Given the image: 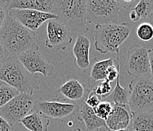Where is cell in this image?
Instances as JSON below:
<instances>
[{
	"instance_id": "cell-30",
	"label": "cell",
	"mask_w": 153,
	"mask_h": 131,
	"mask_svg": "<svg viewBox=\"0 0 153 131\" xmlns=\"http://www.w3.org/2000/svg\"><path fill=\"white\" fill-rule=\"evenodd\" d=\"M119 2L121 4V8H124L127 10H130L134 9L139 2L138 1H136V0H131V1L121 0V1H119Z\"/></svg>"
},
{
	"instance_id": "cell-36",
	"label": "cell",
	"mask_w": 153,
	"mask_h": 131,
	"mask_svg": "<svg viewBox=\"0 0 153 131\" xmlns=\"http://www.w3.org/2000/svg\"><path fill=\"white\" fill-rule=\"evenodd\" d=\"M68 131H83L80 128H74V129H69Z\"/></svg>"
},
{
	"instance_id": "cell-24",
	"label": "cell",
	"mask_w": 153,
	"mask_h": 131,
	"mask_svg": "<svg viewBox=\"0 0 153 131\" xmlns=\"http://www.w3.org/2000/svg\"><path fill=\"white\" fill-rule=\"evenodd\" d=\"M141 19H149L153 10V0H140L134 8Z\"/></svg>"
},
{
	"instance_id": "cell-33",
	"label": "cell",
	"mask_w": 153,
	"mask_h": 131,
	"mask_svg": "<svg viewBox=\"0 0 153 131\" xmlns=\"http://www.w3.org/2000/svg\"><path fill=\"white\" fill-rule=\"evenodd\" d=\"M129 17H130V19L131 20V21H133V22H138V21H140L141 19V18H140V15H139L138 13H137V11H135L134 9H132L131 11H130V14H129Z\"/></svg>"
},
{
	"instance_id": "cell-4",
	"label": "cell",
	"mask_w": 153,
	"mask_h": 131,
	"mask_svg": "<svg viewBox=\"0 0 153 131\" xmlns=\"http://www.w3.org/2000/svg\"><path fill=\"white\" fill-rule=\"evenodd\" d=\"M131 26L128 23L96 25L93 35L94 47L101 54L114 53L129 37Z\"/></svg>"
},
{
	"instance_id": "cell-26",
	"label": "cell",
	"mask_w": 153,
	"mask_h": 131,
	"mask_svg": "<svg viewBox=\"0 0 153 131\" xmlns=\"http://www.w3.org/2000/svg\"><path fill=\"white\" fill-rule=\"evenodd\" d=\"M95 92L96 93L99 97H101L102 99H107L110 94L111 93V86L110 85V83L108 82L106 80H103L102 82H101L100 84H99V86H96L94 89H93Z\"/></svg>"
},
{
	"instance_id": "cell-1",
	"label": "cell",
	"mask_w": 153,
	"mask_h": 131,
	"mask_svg": "<svg viewBox=\"0 0 153 131\" xmlns=\"http://www.w3.org/2000/svg\"><path fill=\"white\" fill-rule=\"evenodd\" d=\"M0 42L9 56H18L36 45V35L8 15L0 29Z\"/></svg>"
},
{
	"instance_id": "cell-18",
	"label": "cell",
	"mask_w": 153,
	"mask_h": 131,
	"mask_svg": "<svg viewBox=\"0 0 153 131\" xmlns=\"http://www.w3.org/2000/svg\"><path fill=\"white\" fill-rule=\"evenodd\" d=\"M20 123L30 131H48L50 119L36 110L27 115Z\"/></svg>"
},
{
	"instance_id": "cell-9",
	"label": "cell",
	"mask_w": 153,
	"mask_h": 131,
	"mask_svg": "<svg viewBox=\"0 0 153 131\" xmlns=\"http://www.w3.org/2000/svg\"><path fill=\"white\" fill-rule=\"evenodd\" d=\"M18 58L31 74L39 73L45 77L53 74L54 66L46 61L36 45L20 54Z\"/></svg>"
},
{
	"instance_id": "cell-27",
	"label": "cell",
	"mask_w": 153,
	"mask_h": 131,
	"mask_svg": "<svg viewBox=\"0 0 153 131\" xmlns=\"http://www.w3.org/2000/svg\"><path fill=\"white\" fill-rule=\"evenodd\" d=\"M84 102L89 107L94 109L100 105L101 100H100V97L96 95V92L93 90L89 92L86 98L84 99Z\"/></svg>"
},
{
	"instance_id": "cell-29",
	"label": "cell",
	"mask_w": 153,
	"mask_h": 131,
	"mask_svg": "<svg viewBox=\"0 0 153 131\" xmlns=\"http://www.w3.org/2000/svg\"><path fill=\"white\" fill-rule=\"evenodd\" d=\"M0 131H15L13 125L0 116Z\"/></svg>"
},
{
	"instance_id": "cell-11",
	"label": "cell",
	"mask_w": 153,
	"mask_h": 131,
	"mask_svg": "<svg viewBox=\"0 0 153 131\" xmlns=\"http://www.w3.org/2000/svg\"><path fill=\"white\" fill-rule=\"evenodd\" d=\"M72 42L71 31L57 19L48 21L46 46L49 49H65Z\"/></svg>"
},
{
	"instance_id": "cell-14",
	"label": "cell",
	"mask_w": 153,
	"mask_h": 131,
	"mask_svg": "<svg viewBox=\"0 0 153 131\" xmlns=\"http://www.w3.org/2000/svg\"><path fill=\"white\" fill-rule=\"evenodd\" d=\"M8 11L12 9L36 10L53 14L55 0H3Z\"/></svg>"
},
{
	"instance_id": "cell-17",
	"label": "cell",
	"mask_w": 153,
	"mask_h": 131,
	"mask_svg": "<svg viewBox=\"0 0 153 131\" xmlns=\"http://www.w3.org/2000/svg\"><path fill=\"white\" fill-rule=\"evenodd\" d=\"M78 119L85 124L86 131H95L102 127H106L105 121L96 116L93 109L85 103L84 100L78 105Z\"/></svg>"
},
{
	"instance_id": "cell-32",
	"label": "cell",
	"mask_w": 153,
	"mask_h": 131,
	"mask_svg": "<svg viewBox=\"0 0 153 131\" xmlns=\"http://www.w3.org/2000/svg\"><path fill=\"white\" fill-rule=\"evenodd\" d=\"M148 55L150 66V77L153 80V48L151 49H149Z\"/></svg>"
},
{
	"instance_id": "cell-15",
	"label": "cell",
	"mask_w": 153,
	"mask_h": 131,
	"mask_svg": "<svg viewBox=\"0 0 153 131\" xmlns=\"http://www.w3.org/2000/svg\"><path fill=\"white\" fill-rule=\"evenodd\" d=\"M90 41L86 34H79L73 47L74 64L79 69L86 70L90 66Z\"/></svg>"
},
{
	"instance_id": "cell-20",
	"label": "cell",
	"mask_w": 153,
	"mask_h": 131,
	"mask_svg": "<svg viewBox=\"0 0 153 131\" xmlns=\"http://www.w3.org/2000/svg\"><path fill=\"white\" fill-rule=\"evenodd\" d=\"M130 92L120 84V77H117L114 89L106 99V101L112 104V105H129Z\"/></svg>"
},
{
	"instance_id": "cell-12",
	"label": "cell",
	"mask_w": 153,
	"mask_h": 131,
	"mask_svg": "<svg viewBox=\"0 0 153 131\" xmlns=\"http://www.w3.org/2000/svg\"><path fill=\"white\" fill-rule=\"evenodd\" d=\"M8 15L16 20L21 25L32 31H36L39 27L52 19H57V17L53 14L46 13L36 10L12 9L8 11Z\"/></svg>"
},
{
	"instance_id": "cell-16",
	"label": "cell",
	"mask_w": 153,
	"mask_h": 131,
	"mask_svg": "<svg viewBox=\"0 0 153 131\" xmlns=\"http://www.w3.org/2000/svg\"><path fill=\"white\" fill-rule=\"evenodd\" d=\"M59 92L64 97L74 102L84 100L86 90L83 83L77 78H69L59 88Z\"/></svg>"
},
{
	"instance_id": "cell-23",
	"label": "cell",
	"mask_w": 153,
	"mask_h": 131,
	"mask_svg": "<svg viewBox=\"0 0 153 131\" xmlns=\"http://www.w3.org/2000/svg\"><path fill=\"white\" fill-rule=\"evenodd\" d=\"M137 36L143 42H149L153 39V26L149 22L141 23L136 30Z\"/></svg>"
},
{
	"instance_id": "cell-13",
	"label": "cell",
	"mask_w": 153,
	"mask_h": 131,
	"mask_svg": "<svg viewBox=\"0 0 153 131\" xmlns=\"http://www.w3.org/2000/svg\"><path fill=\"white\" fill-rule=\"evenodd\" d=\"M133 114L129 105H113L112 112L105 121L108 130L116 131L131 127Z\"/></svg>"
},
{
	"instance_id": "cell-21",
	"label": "cell",
	"mask_w": 153,
	"mask_h": 131,
	"mask_svg": "<svg viewBox=\"0 0 153 131\" xmlns=\"http://www.w3.org/2000/svg\"><path fill=\"white\" fill-rule=\"evenodd\" d=\"M114 60L112 58L101 61H98L96 59V62H94L90 71V78L94 81L105 80L108 69L114 65Z\"/></svg>"
},
{
	"instance_id": "cell-8",
	"label": "cell",
	"mask_w": 153,
	"mask_h": 131,
	"mask_svg": "<svg viewBox=\"0 0 153 131\" xmlns=\"http://www.w3.org/2000/svg\"><path fill=\"white\" fill-rule=\"evenodd\" d=\"M126 71L134 78L150 75L148 50L144 46L135 44L127 52L125 65Z\"/></svg>"
},
{
	"instance_id": "cell-10",
	"label": "cell",
	"mask_w": 153,
	"mask_h": 131,
	"mask_svg": "<svg viewBox=\"0 0 153 131\" xmlns=\"http://www.w3.org/2000/svg\"><path fill=\"white\" fill-rule=\"evenodd\" d=\"M76 109H78V105L76 104L64 103L56 101H42L36 103L34 110L49 119L66 122L71 119Z\"/></svg>"
},
{
	"instance_id": "cell-6",
	"label": "cell",
	"mask_w": 153,
	"mask_h": 131,
	"mask_svg": "<svg viewBox=\"0 0 153 131\" xmlns=\"http://www.w3.org/2000/svg\"><path fill=\"white\" fill-rule=\"evenodd\" d=\"M121 8L116 0H87V22L96 25L117 24Z\"/></svg>"
},
{
	"instance_id": "cell-34",
	"label": "cell",
	"mask_w": 153,
	"mask_h": 131,
	"mask_svg": "<svg viewBox=\"0 0 153 131\" xmlns=\"http://www.w3.org/2000/svg\"><path fill=\"white\" fill-rule=\"evenodd\" d=\"M149 23H150V24H151V25L153 26V10H152V11L151 15H150V17H149Z\"/></svg>"
},
{
	"instance_id": "cell-35",
	"label": "cell",
	"mask_w": 153,
	"mask_h": 131,
	"mask_svg": "<svg viewBox=\"0 0 153 131\" xmlns=\"http://www.w3.org/2000/svg\"><path fill=\"white\" fill-rule=\"evenodd\" d=\"M108 131H110V130H108ZM116 131H133V130H132V127H129L128 129L119 130H116Z\"/></svg>"
},
{
	"instance_id": "cell-19",
	"label": "cell",
	"mask_w": 153,
	"mask_h": 131,
	"mask_svg": "<svg viewBox=\"0 0 153 131\" xmlns=\"http://www.w3.org/2000/svg\"><path fill=\"white\" fill-rule=\"evenodd\" d=\"M132 114L133 131H153V112Z\"/></svg>"
},
{
	"instance_id": "cell-31",
	"label": "cell",
	"mask_w": 153,
	"mask_h": 131,
	"mask_svg": "<svg viewBox=\"0 0 153 131\" xmlns=\"http://www.w3.org/2000/svg\"><path fill=\"white\" fill-rule=\"evenodd\" d=\"M8 56H9V55L7 53L5 49H4L3 45H2V43L0 42V66H1V65L6 60Z\"/></svg>"
},
{
	"instance_id": "cell-3",
	"label": "cell",
	"mask_w": 153,
	"mask_h": 131,
	"mask_svg": "<svg viewBox=\"0 0 153 131\" xmlns=\"http://www.w3.org/2000/svg\"><path fill=\"white\" fill-rule=\"evenodd\" d=\"M38 77L27 71L18 56H8L0 66V80L15 88L20 93L33 95Z\"/></svg>"
},
{
	"instance_id": "cell-22",
	"label": "cell",
	"mask_w": 153,
	"mask_h": 131,
	"mask_svg": "<svg viewBox=\"0 0 153 131\" xmlns=\"http://www.w3.org/2000/svg\"><path fill=\"white\" fill-rule=\"evenodd\" d=\"M19 94L15 88L0 80V108L5 106Z\"/></svg>"
},
{
	"instance_id": "cell-25",
	"label": "cell",
	"mask_w": 153,
	"mask_h": 131,
	"mask_svg": "<svg viewBox=\"0 0 153 131\" xmlns=\"http://www.w3.org/2000/svg\"><path fill=\"white\" fill-rule=\"evenodd\" d=\"M112 104L107 102V101H102L93 110H94V112L96 115V116L102 119V120L106 121L108 117L110 115L111 112H112Z\"/></svg>"
},
{
	"instance_id": "cell-28",
	"label": "cell",
	"mask_w": 153,
	"mask_h": 131,
	"mask_svg": "<svg viewBox=\"0 0 153 131\" xmlns=\"http://www.w3.org/2000/svg\"><path fill=\"white\" fill-rule=\"evenodd\" d=\"M8 15V11L5 8V5L3 3V0H0V29L3 25L4 21L6 18L7 15Z\"/></svg>"
},
{
	"instance_id": "cell-7",
	"label": "cell",
	"mask_w": 153,
	"mask_h": 131,
	"mask_svg": "<svg viewBox=\"0 0 153 131\" xmlns=\"http://www.w3.org/2000/svg\"><path fill=\"white\" fill-rule=\"evenodd\" d=\"M36 103L33 95L20 93L5 106L0 108V116L13 125L21 122L24 118L32 112L35 109Z\"/></svg>"
},
{
	"instance_id": "cell-2",
	"label": "cell",
	"mask_w": 153,
	"mask_h": 131,
	"mask_svg": "<svg viewBox=\"0 0 153 131\" xmlns=\"http://www.w3.org/2000/svg\"><path fill=\"white\" fill-rule=\"evenodd\" d=\"M87 0H55L53 15L70 31L86 34L87 27Z\"/></svg>"
},
{
	"instance_id": "cell-5",
	"label": "cell",
	"mask_w": 153,
	"mask_h": 131,
	"mask_svg": "<svg viewBox=\"0 0 153 131\" xmlns=\"http://www.w3.org/2000/svg\"><path fill=\"white\" fill-rule=\"evenodd\" d=\"M129 92V108L132 113L153 112V80L150 75L132 80Z\"/></svg>"
}]
</instances>
